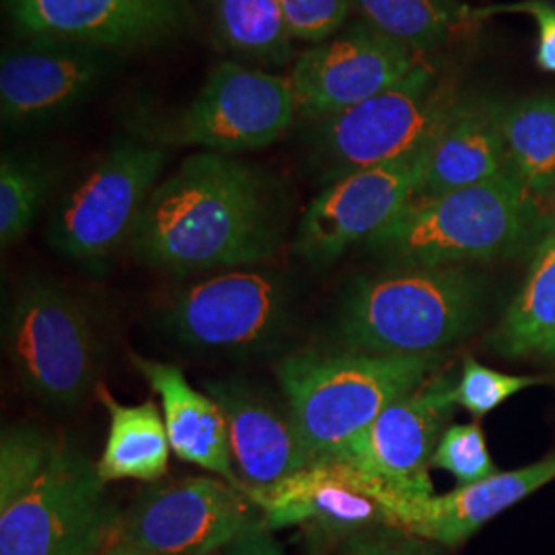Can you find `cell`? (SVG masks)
<instances>
[{
  "mask_svg": "<svg viewBox=\"0 0 555 555\" xmlns=\"http://www.w3.org/2000/svg\"><path fill=\"white\" fill-rule=\"evenodd\" d=\"M288 224V196L268 171L199 151L181 160L146 202L128 243L137 263L188 276L276 258Z\"/></svg>",
  "mask_w": 555,
  "mask_h": 555,
  "instance_id": "6da1fadb",
  "label": "cell"
},
{
  "mask_svg": "<svg viewBox=\"0 0 555 555\" xmlns=\"http://www.w3.org/2000/svg\"><path fill=\"white\" fill-rule=\"evenodd\" d=\"M437 354L378 357L348 348H309L276 366L298 437L315 463L344 461L357 440L399 397L430 377Z\"/></svg>",
  "mask_w": 555,
  "mask_h": 555,
  "instance_id": "7a4b0ae2",
  "label": "cell"
},
{
  "mask_svg": "<svg viewBox=\"0 0 555 555\" xmlns=\"http://www.w3.org/2000/svg\"><path fill=\"white\" fill-rule=\"evenodd\" d=\"M477 305V284L459 266L396 268L350 284L336 336L341 348L366 354H437L472 332Z\"/></svg>",
  "mask_w": 555,
  "mask_h": 555,
  "instance_id": "3957f363",
  "label": "cell"
},
{
  "mask_svg": "<svg viewBox=\"0 0 555 555\" xmlns=\"http://www.w3.org/2000/svg\"><path fill=\"white\" fill-rule=\"evenodd\" d=\"M531 217V194L498 176L437 198L412 199L366 247L397 268H447L515 247Z\"/></svg>",
  "mask_w": 555,
  "mask_h": 555,
  "instance_id": "277c9868",
  "label": "cell"
},
{
  "mask_svg": "<svg viewBox=\"0 0 555 555\" xmlns=\"http://www.w3.org/2000/svg\"><path fill=\"white\" fill-rule=\"evenodd\" d=\"M456 98L455 82L422 60L387 91L319 119L311 134L319 178L332 183L360 169L420 155L437 137Z\"/></svg>",
  "mask_w": 555,
  "mask_h": 555,
  "instance_id": "5b68a950",
  "label": "cell"
},
{
  "mask_svg": "<svg viewBox=\"0 0 555 555\" xmlns=\"http://www.w3.org/2000/svg\"><path fill=\"white\" fill-rule=\"evenodd\" d=\"M4 352L21 385L46 405L75 408L100 385V337L79 298L54 280H27L17 291Z\"/></svg>",
  "mask_w": 555,
  "mask_h": 555,
  "instance_id": "8992f818",
  "label": "cell"
},
{
  "mask_svg": "<svg viewBox=\"0 0 555 555\" xmlns=\"http://www.w3.org/2000/svg\"><path fill=\"white\" fill-rule=\"evenodd\" d=\"M98 463L60 440L59 451L15 502L0 508V555H100L124 522Z\"/></svg>",
  "mask_w": 555,
  "mask_h": 555,
  "instance_id": "52a82bcc",
  "label": "cell"
},
{
  "mask_svg": "<svg viewBox=\"0 0 555 555\" xmlns=\"http://www.w3.org/2000/svg\"><path fill=\"white\" fill-rule=\"evenodd\" d=\"M165 160V146L151 140H121L107 149L54 208L52 249L89 268L114 258L130 243Z\"/></svg>",
  "mask_w": 555,
  "mask_h": 555,
  "instance_id": "ba28073f",
  "label": "cell"
},
{
  "mask_svg": "<svg viewBox=\"0 0 555 555\" xmlns=\"http://www.w3.org/2000/svg\"><path fill=\"white\" fill-rule=\"evenodd\" d=\"M298 118L288 79L224 62L210 70L194 100L144 130L160 146H198L238 155L272 146Z\"/></svg>",
  "mask_w": 555,
  "mask_h": 555,
  "instance_id": "9c48e42d",
  "label": "cell"
},
{
  "mask_svg": "<svg viewBox=\"0 0 555 555\" xmlns=\"http://www.w3.org/2000/svg\"><path fill=\"white\" fill-rule=\"evenodd\" d=\"M291 318V293L282 278L256 268L224 270L178 291L163 321L181 344L249 352L270 346Z\"/></svg>",
  "mask_w": 555,
  "mask_h": 555,
  "instance_id": "30bf717a",
  "label": "cell"
},
{
  "mask_svg": "<svg viewBox=\"0 0 555 555\" xmlns=\"http://www.w3.org/2000/svg\"><path fill=\"white\" fill-rule=\"evenodd\" d=\"M261 516V527H300L307 535H350L396 527L399 494L346 461L315 463L268 488H243Z\"/></svg>",
  "mask_w": 555,
  "mask_h": 555,
  "instance_id": "8fae6325",
  "label": "cell"
},
{
  "mask_svg": "<svg viewBox=\"0 0 555 555\" xmlns=\"http://www.w3.org/2000/svg\"><path fill=\"white\" fill-rule=\"evenodd\" d=\"M426 151L327 183L298 220L297 256L323 270L354 243L375 237L416 198Z\"/></svg>",
  "mask_w": 555,
  "mask_h": 555,
  "instance_id": "7c38bea8",
  "label": "cell"
},
{
  "mask_svg": "<svg viewBox=\"0 0 555 555\" xmlns=\"http://www.w3.org/2000/svg\"><path fill=\"white\" fill-rule=\"evenodd\" d=\"M251 506L222 477H188L142 494L124 535L149 555H217L258 525Z\"/></svg>",
  "mask_w": 555,
  "mask_h": 555,
  "instance_id": "4fadbf2b",
  "label": "cell"
},
{
  "mask_svg": "<svg viewBox=\"0 0 555 555\" xmlns=\"http://www.w3.org/2000/svg\"><path fill=\"white\" fill-rule=\"evenodd\" d=\"M422 54L357 21L298 56L288 77L300 118L319 121L387 91Z\"/></svg>",
  "mask_w": 555,
  "mask_h": 555,
  "instance_id": "5bb4252c",
  "label": "cell"
},
{
  "mask_svg": "<svg viewBox=\"0 0 555 555\" xmlns=\"http://www.w3.org/2000/svg\"><path fill=\"white\" fill-rule=\"evenodd\" d=\"M116 54L95 46L21 36L0 60V114L9 128H38L70 114L107 79Z\"/></svg>",
  "mask_w": 555,
  "mask_h": 555,
  "instance_id": "9a60e30c",
  "label": "cell"
},
{
  "mask_svg": "<svg viewBox=\"0 0 555 555\" xmlns=\"http://www.w3.org/2000/svg\"><path fill=\"white\" fill-rule=\"evenodd\" d=\"M21 36L95 46L114 54L159 48L196 25L190 0H4Z\"/></svg>",
  "mask_w": 555,
  "mask_h": 555,
  "instance_id": "2e32d148",
  "label": "cell"
},
{
  "mask_svg": "<svg viewBox=\"0 0 555 555\" xmlns=\"http://www.w3.org/2000/svg\"><path fill=\"white\" fill-rule=\"evenodd\" d=\"M455 383L437 371L399 397L350 444L346 463L377 477L396 494L433 496L430 463L455 408Z\"/></svg>",
  "mask_w": 555,
  "mask_h": 555,
  "instance_id": "e0dca14e",
  "label": "cell"
},
{
  "mask_svg": "<svg viewBox=\"0 0 555 555\" xmlns=\"http://www.w3.org/2000/svg\"><path fill=\"white\" fill-rule=\"evenodd\" d=\"M202 389L227 417L243 488H268L315 465L288 408H280L243 378H208Z\"/></svg>",
  "mask_w": 555,
  "mask_h": 555,
  "instance_id": "ac0fdd59",
  "label": "cell"
},
{
  "mask_svg": "<svg viewBox=\"0 0 555 555\" xmlns=\"http://www.w3.org/2000/svg\"><path fill=\"white\" fill-rule=\"evenodd\" d=\"M554 479L555 453H552L529 467L459 486L444 496H403L397 502L396 529L430 543L455 547L486 522Z\"/></svg>",
  "mask_w": 555,
  "mask_h": 555,
  "instance_id": "d6986e66",
  "label": "cell"
},
{
  "mask_svg": "<svg viewBox=\"0 0 555 555\" xmlns=\"http://www.w3.org/2000/svg\"><path fill=\"white\" fill-rule=\"evenodd\" d=\"M502 101L486 95H459L430 142L416 198H437L508 173Z\"/></svg>",
  "mask_w": 555,
  "mask_h": 555,
  "instance_id": "ffe728a7",
  "label": "cell"
},
{
  "mask_svg": "<svg viewBox=\"0 0 555 555\" xmlns=\"http://www.w3.org/2000/svg\"><path fill=\"white\" fill-rule=\"evenodd\" d=\"M130 358L151 389L159 396L171 451L181 461L222 477L243 492V481L233 461L227 417L219 403L206 391H198L176 364L140 354Z\"/></svg>",
  "mask_w": 555,
  "mask_h": 555,
  "instance_id": "44dd1931",
  "label": "cell"
},
{
  "mask_svg": "<svg viewBox=\"0 0 555 555\" xmlns=\"http://www.w3.org/2000/svg\"><path fill=\"white\" fill-rule=\"evenodd\" d=\"M95 397L109 417L107 440L98 459L100 477L109 481H157L169 469L171 442L165 428L163 410L155 401L139 405L119 403L100 383Z\"/></svg>",
  "mask_w": 555,
  "mask_h": 555,
  "instance_id": "7402d4cb",
  "label": "cell"
},
{
  "mask_svg": "<svg viewBox=\"0 0 555 555\" xmlns=\"http://www.w3.org/2000/svg\"><path fill=\"white\" fill-rule=\"evenodd\" d=\"M508 173L533 194L555 190V95H535L502 107Z\"/></svg>",
  "mask_w": 555,
  "mask_h": 555,
  "instance_id": "603a6c76",
  "label": "cell"
},
{
  "mask_svg": "<svg viewBox=\"0 0 555 555\" xmlns=\"http://www.w3.org/2000/svg\"><path fill=\"white\" fill-rule=\"evenodd\" d=\"M215 36L222 48L247 60L284 66L293 38L278 0H210Z\"/></svg>",
  "mask_w": 555,
  "mask_h": 555,
  "instance_id": "cb8c5ba5",
  "label": "cell"
},
{
  "mask_svg": "<svg viewBox=\"0 0 555 555\" xmlns=\"http://www.w3.org/2000/svg\"><path fill=\"white\" fill-rule=\"evenodd\" d=\"M555 337V229L537 247L527 280L506 311L500 344L508 354L541 352Z\"/></svg>",
  "mask_w": 555,
  "mask_h": 555,
  "instance_id": "d4e9b609",
  "label": "cell"
},
{
  "mask_svg": "<svg viewBox=\"0 0 555 555\" xmlns=\"http://www.w3.org/2000/svg\"><path fill=\"white\" fill-rule=\"evenodd\" d=\"M59 181V169L40 155L4 153L0 160V243L13 247L40 217Z\"/></svg>",
  "mask_w": 555,
  "mask_h": 555,
  "instance_id": "484cf974",
  "label": "cell"
},
{
  "mask_svg": "<svg viewBox=\"0 0 555 555\" xmlns=\"http://www.w3.org/2000/svg\"><path fill=\"white\" fill-rule=\"evenodd\" d=\"M362 21L412 48L417 54L437 50L461 20L456 0H350Z\"/></svg>",
  "mask_w": 555,
  "mask_h": 555,
  "instance_id": "4316f807",
  "label": "cell"
},
{
  "mask_svg": "<svg viewBox=\"0 0 555 555\" xmlns=\"http://www.w3.org/2000/svg\"><path fill=\"white\" fill-rule=\"evenodd\" d=\"M60 438L29 424H13L0 437V508L9 506L46 472Z\"/></svg>",
  "mask_w": 555,
  "mask_h": 555,
  "instance_id": "83f0119b",
  "label": "cell"
},
{
  "mask_svg": "<svg viewBox=\"0 0 555 555\" xmlns=\"http://www.w3.org/2000/svg\"><path fill=\"white\" fill-rule=\"evenodd\" d=\"M455 477L459 486H469L498 474L479 424H453L444 430L430 463Z\"/></svg>",
  "mask_w": 555,
  "mask_h": 555,
  "instance_id": "f1b7e54d",
  "label": "cell"
},
{
  "mask_svg": "<svg viewBox=\"0 0 555 555\" xmlns=\"http://www.w3.org/2000/svg\"><path fill=\"white\" fill-rule=\"evenodd\" d=\"M541 380L543 378L498 373L479 364L476 358L469 357L463 362V371L456 380L453 397L459 408L481 417L494 412L506 399L539 385Z\"/></svg>",
  "mask_w": 555,
  "mask_h": 555,
  "instance_id": "f546056e",
  "label": "cell"
},
{
  "mask_svg": "<svg viewBox=\"0 0 555 555\" xmlns=\"http://www.w3.org/2000/svg\"><path fill=\"white\" fill-rule=\"evenodd\" d=\"M311 555H438L430 541L397 531L373 527L350 535H307Z\"/></svg>",
  "mask_w": 555,
  "mask_h": 555,
  "instance_id": "4dcf8cb0",
  "label": "cell"
},
{
  "mask_svg": "<svg viewBox=\"0 0 555 555\" xmlns=\"http://www.w3.org/2000/svg\"><path fill=\"white\" fill-rule=\"evenodd\" d=\"M293 40L321 41L339 34L352 11L350 0H278Z\"/></svg>",
  "mask_w": 555,
  "mask_h": 555,
  "instance_id": "1f68e13d",
  "label": "cell"
},
{
  "mask_svg": "<svg viewBox=\"0 0 555 555\" xmlns=\"http://www.w3.org/2000/svg\"><path fill=\"white\" fill-rule=\"evenodd\" d=\"M488 13H525L537 21L539 46H537V66L545 73H555V7L547 0H525L515 4H502L483 9Z\"/></svg>",
  "mask_w": 555,
  "mask_h": 555,
  "instance_id": "d6a6232c",
  "label": "cell"
},
{
  "mask_svg": "<svg viewBox=\"0 0 555 555\" xmlns=\"http://www.w3.org/2000/svg\"><path fill=\"white\" fill-rule=\"evenodd\" d=\"M270 533L272 531L263 529L259 520L217 555H286Z\"/></svg>",
  "mask_w": 555,
  "mask_h": 555,
  "instance_id": "836d02e7",
  "label": "cell"
},
{
  "mask_svg": "<svg viewBox=\"0 0 555 555\" xmlns=\"http://www.w3.org/2000/svg\"><path fill=\"white\" fill-rule=\"evenodd\" d=\"M100 555H149V554H144V552H142V550H139V547H134V545H132V543H128V541H126V543H121V541H119V543H116V545H112V547H107V550H105V552H101Z\"/></svg>",
  "mask_w": 555,
  "mask_h": 555,
  "instance_id": "e575fe53",
  "label": "cell"
},
{
  "mask_svg": "<svg viewBox=\"0 0 555 555\" xmlns=\"http://www.w3.org/2000/svg\"><path fill=\"white\" fill-rule=\"evenodd\" d=\"M541 354L552 358L555 362V337L550 341V344H547V346H545V348H543V350H541Z\"/></svg>",
  "mask_w": 555,
  "mask_h": 555,
  "instance_id": "d590c367",
  "label": "cell"
}]
</instances>
